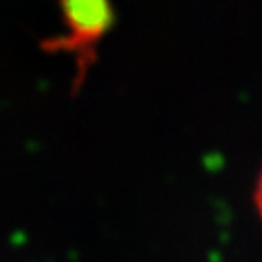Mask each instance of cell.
Instances as JSON below:
<instances>
[{
    "label": "cell",
    "mask_w": 262,
    "mask_h": 262,
    "mask_svg": "<svg viewBox=\"0 0 262 262\" xmlns=\"http://www.w3.org/2000/svg\"><path fill=\"white\" fill-rule=\"evenodd\" d=\"M71 37L70 48H90L113 24L110 0H60Z\"/></svg>",
    "instance_id": "obj_1"
},
{
    "label": "cell",
    "mask_w": 262,
    "mask_h": 262,
    "mask_svg": "<svg viewBox=\"0 0 262 262\" xmlns=\"http://www.w3.org/2000/svg\"><path fill=\"white\" fill-rule=\"evenodd\" d=\"M255 201H257L258 211H260V215H262V175H260V179H258L257 193H255Z\"/></svg>",
    "instance_id": "obj_2"
}]
</instances>
